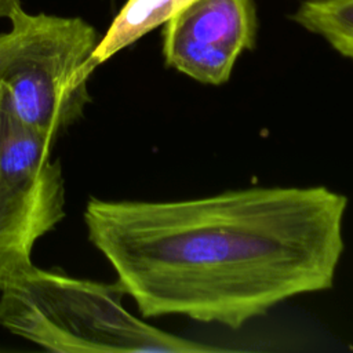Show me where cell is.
Here are the masks:
<instances>
[{
    "instance_id": "1",
    "label": "cell",
    "mask_w": 353,
    "mask_h": 353,
    "mask_svg": "<svg viewBox=\"0 0 353 353\" xmlns=\"http://www.w3.org/2000/svg\"><path fill=\"white\" fill-rule=\"evenodd\" d=\"M346 208L325 186H250L172 201L91 197L84 223L143 317L239 330L334 285Z\"/></svg>"
},
{
    "instance_id": "2",
    "label": "cell",
    "mask_w": 353,
    "mask_h": 353,
    "mask_svg": "<svg viewBox=\"0 0 353 353\" xmlns=\"http://www.w3.org/2000/svg\"><path fill=\"white\" fill-rule=\"evenodd\" d=\"M119 284L74 279L32 263L30 255L0 259V325L61 353H196L222 349L165 332L121 305Z\"/></svg>"
},
{
    "instance_id": "3",
    "label": "cell",
    "mask_w": 353,
    "mask_h": 353,
    "mask_svg": "<svg viewBox=\"0 0 353 353\" xmlns=\"http://www.w3.org/2000/svg\"><path fill=\"white\" fill-rule=\"evenodd\" d=\"M1 33L0 88L19 121L55 141L91 101L87 61L95 29L79 17L29 14L18 6Z\"/></svg>"
},
{
    "instance_id": "4",
    "label": "cell",
    "mask_w": 353,
    "mask_h": 353,
    "mask_svg": "<svg viewBox=\"0 0 353 353\" xmlns=\"http://www.w3.org/2000/svg\"><path fill=\"white\" fill-rule=\"evenodd\" d=\"M168 68L210 85L230 79L239 57L256 40L254 0H193L163 25Z\"/></svg>"
},
{
    "instance_id": "5",
    "label": "cell",
    "mask_w": 353,
    "mask_h": 353,
    "mask_svg": "<svg viewBox=\"0 0 353 353\" xmlns=\"http://www.w3.org/2000/svg\"><path fill=\"white\" fill-rule=\"evenodd\" d=\"M52 143L17 119L0 88V185L57 226L66 215L65 182Z\"/></svg>"
},
{
    "instance_id": "6",
    "label": "cell",
    "mask_w": 353,
    "mask_h": 353,
    "mask_svg": "<svg viewBox=\"0 0 353 353\" xmlns=\"http://www.w3.org/2000/svg\"><path fill=\"white\" fill-rule=\"evenodd\" d=\"M190 1L193 0H127L90 55L87 61L90 72L92 73L119 51L163 26Z\"/></svg>"
},
{
    "instance_id": "7",
    "label": "cell",
    "mask_w": 353,
    "mask_h": 353,
    "mask_svg": "<svg viewBox=\"0 0 353 353\" xmlns=\"http://www.w3.org/2000/svg\"><path fill=\"white\" fill-rule=\"evenodd\" d=\"M291 18L353 59V0H303Z\"/></svg>"
},
{
    "instance_id": "8",
    "label": "cell",
    "mask_w": 353,
    "mask_h": 353,
    "mask_svg": "<svg viewBox=\"0 0 353 353\" xmlns=\"http://www.w3.org/2000/svg\"><path fill=\"white\" fill-rule=\"evenodd\" d=\"M55 226L0 185V259L30 255L36 241Z\"/></svg>"
},
{
    "instance_id": "9",
    "label": "cell",
    "mask_w": 353,
    "mask_h": 353,
    "mask_svg": "<svg viewBox=\"0 0 353 353\" xmlns=\"http://www.w3.org/2000/svg\"><path fill=\"white\" fill-rule=\"evenodd\" d=\"M18 6H21L19 0H0V19L10 18Z\"/></svg>"
},
{
    "instance_id": "10",
    "label": "cell",
    "mask_w": 353,
    "mask_h": 353,
    "mask_svg": "<svg viewBox=\"0 0 353 353\" xmlns=\"http://www.w3.org/2000/svg\"><path fill=\"white\" fill-rule=\"evenodd\" d=\"M0 44H1V36H0Z\"/></svg>"
}]
</instances>
